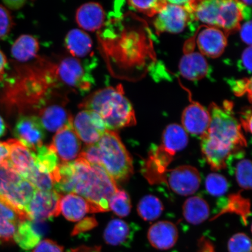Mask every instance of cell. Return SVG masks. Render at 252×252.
I'll use <instances>...</instances> for the list:
<instances>
[{
	"instance_id": "obj_18",
	"label": "cell",
	"mask_w": 252,
	"mask_h": 252,
	"mask_svg": "<svg viewBox=\"0 0 252 252\" xmlns=\"http://www.w3.org/2000/svg\"><path fill=\"white\" fill-rule=\"evenodd\" d=\"M147 237L154 248L168 250L174 247L178 241V230L172 222L160 220L150 226Z\"/></svg>"
},
{
	"instance_id": "obj_2",
	"label": "cell",
	"mask_w": 252,
	"mask_h": 252,
	"mask_svg": "<svg viewBox=\"0 0 252 252\" xmlns=\"http://www.w3.org/2000/svg\"><path fill=\"white\" fill-rule=\"evenodd\" d=\"M73 193L83 197L97 212L109 211V203L119 189L103 167L92 165L83 158L74 160Z\"/></svg>"
},
{
	"instance_id": "obj_19",
	"label": "cell",
	"mask_w": 252,
	"mask_h": 252,
	"mask_svg": "<svg viewBox=\"0 0 252 252\" xmlns=\"http://www.w3.org/2000/svg\"><path fill=\"white\" fill-rule=\"evenodd\" d=\"M179 70L185 78L198 81L206 77L210 71L205 57L199 52H188L183 56L179 64Z\"/></svg>"
},
{
	"instance_id": "obj_43",
	"label": "cell",
	"mask_w": 252,
	"mask_h": 252,
	"mask_svg": "<svg viewBox=\"0 0 252 252\" xmlns=\"http://www.w3.org/2000/svg\"><path fill=\"white\" fill-rule=\"evenodd\" d=\"M244 67L250 73L252 71V46H249L246 49L242 56L241 60Z\"/></svg>"
},
{
	"instance_id": "obj_35",
	"label": "cell",
	"mask_w": 252,
	"mask_h": 252,
	"mask_svg": "<svg viewBox=\"0 0 252 252\" xmlns=\"http://www.w3.org/2000/svg\"><path fill=\"white\" fill-rule=\"evenodd\" d=\"M27 180L30 182L37 190L50 191L53 190L54 187L52 176L40 172L36 166L28 176Z\"/></svg>"
},
{
	"instance_id": "obj_28",
	"label": "cell",
	"mask_w": 252,
	"mask_h": 252,
	"mask_svg": "<svg viewBox=\"0 0 252 252\" xmlns=\"http://www.w3.org/2000/svg\"><path fill=\"white\" fill-rule=\"evenodd\" d=\"M163 211L162 201L153 195H147L142 198L137 206L138 215L147 221H153L158 219Z\"/></svg>"
},
{
	"instance_id": "obj_44",
	"label": "cell",
	"mask_w": 252,
	"mask_h": 252,
	"mask_svg": "<svg viewBox=\"0 0 252 252\" xmlns=\"http://www.w3.org/2000/svg\"><path fill=\"white\" fill-rule=\"evenodd\" d=\"M9 151L6 142H0V166L7 162Z\"/></svg>"
},
{
	"instance_id": "obj_8",
	"label": "cell",
	"mask_w": 252,
	"mask_h": 252,
	"mask_svg": "<svg viewBox=\"0 0 252 252\" xmlns=\"http://www.w3.org/2000/svg\"><path fill=\"white\" fill-rule=\"evenodd\" d=\"M62 195L54 190H37L25 208L29 220H46L61 213L60 200Z\"/></svg>"
},
{
	"instance_id": "obj_46",
	"label": "cell",
	"mask_w": 252,
	"mask_h": 252,
	"mask_svg": "<svg viewBox=\"0 0 252 252\" xmlns=\"http://www.w3.org/2000/svg\"><path fill=\"white\" fill-rule=\"evenodd\" d=\"M6 6L9 8L17 9L21 8L24 5L25 1H5L4 2Z\"/></svg>"
},
{
	"instance_id": "obj_39",
	"label": "cell",
	"mask_w": 252,
	"mask_h": 252,
	"mask_svg": "<svg viewBox=\"0 0 252 252\" xmlns=\"http://www.w3.org/2000/svg\"><path fill=\"white\" fill-rule=\"evenodd\" d=\"M64 248L51 239H44L32 252H64Z\"/></svg>"
},
{
	"instance_id": "obj_11",
	"label": "cell",
	"mask_w": 252,
	"mask_h": 252,
	"mask_svg": "<svg viewBox=\"0 0 252 252\" xmlns=\"http://www.w3.org/2000/svg\"><path fill=\"white\" fill-rule=\"evenodd\" d=\"M14 132L17 140L32 151L43 146L45 129L37 116H21L16 123Z\"/></svg>"
},
{
	"instance_id": "obj_34",
	"label": "cell",
	"mask_w": 252,
	"mask_h": 252,
	"mask_svg": "<svg viewBox=\"0 0 252 252\" xmlns=\"http://www.w3.org/2000/svg\"><path fill=\"white\" fill-rule=\"evenodd\" d=\"M128 4L135 10L146 14L149 17L157 15L166 4L163 0H150V1H136L131 0Z\"/></svg>"
},
{
	"instance_id": "obj_37",
	"label": "cell",
	"mask_w": 252,
	"mask_h": 252,
	"mask_svg": "<svg viewBox=\"0 0 252 252\" xmlns=\"http://www.w3.org/2000/svg\"><path fill=\"white\" fill-rule=\"evenodd\" d=\"M13 25L12 16L8 9L0 5V40L4 39L8 35Z\"/></svg>"
},
{
	"instance_id": "obj_10",
	"label": "cell",
	"mask_w": 252,
	"mask_h": 252,
	"mask_svg": "<svg viewBox=\"0 0 252 252\" xmlns=\"http://www.w3.org/2000/svg\"><path fill=\"white\" fill-rule=\"evenodd\" d=\"M72 126L79 138L87 145L96 144L106 130L103 120L95 112L83 110L73 119Z\"/></svg>"
},
{
	"instance_id": "obj_38",
	"label": "cell",
	"mask_w": 252,
	"mask_h": 252,
	"mask_svg": "<svg viewBox=\"0 0 252 252\" xmlns=\"http://www.w3.org/2000/svg\"><path fill=\"white\" fill-rule=\"evenodd\" d=\"M97 224L98 223L94 217H87V218L80 220V222L74 226V228L71 232V235L75 236L89 231L95 228Z\"/></svg>"
},
{
	"instance_id": "obj_20",
	"label": "cell",
	"mask_w": 252,
	"mask_h": 252,
	"mask_svg": "<svg viewBox=\"0 0 252 252\" xmlns=\"http://www.w3.org/2000/svg\"><path fill=\"white\" fill-rule=\"evenodd\" d=\"M105 18V11L101 5L94 2L82 5L75 14V20L78 26L82 29L91 32L100 29Z\"/></svg>"
},
{
	"instance_id": "obj_21",
	"label": "cell",
	"mask_w": 252,
	"mask_h": 252,
	"mask_svg": "<svg viewBox=\"0 0 252 252\" xmlns=\"http://www.w3.org/2000/svg\"><path fill=\"white\" fill-rule=\"evenodd\" d=\"M60 210L66 219L72 222L81 220L87 213H94L91 204L84 197L73 193L61 197Z\"/></svg>"
},
{
	"instance_id": "obj_32",
	"label": "cell",
	"mask_w": 252,
	"mask_h": 252,
	"mask_svg": "<svg viewBox=\"0 0 252 252\" xmlns=\"http://www.w3.org/2000/svg\"><path fill=\"white\" fill-rule=\"evenodd\" d=\"M206 190L213 196L219 197L226 193L229 188L227 180L221 175L211 173L206 180Z\"/></svg>"
},
{
	"instance_id": "obj_29",
	"label": "cell",
	"mask_w": 252,
	"mask_h": 252,
	"mask_svg": "<svg viewBox=\"0 0 252 252\" xmlns=\"http://www.w3.org/2000/svg\"><path fill=\"white\" fill-rule=\"evenodd\" d=\"M36 166L41 172L52 175L59 165V158L50 146H43L35 151Z\"/></svg>"
},
{
	"instance_id": "obj_17",
	"label": "cell",
	"mask_w": 252,
	"mask_h": 252,
	"mask_svg": "<svg viewBox=\"0 0 252 252\" xmlns=\"http://www.w3.org/2000/svg\"><path fill=\"white\" fill-rule=\"evenodd\" d=\"M46 220H27L19 224L13 241L25 251L33 250L48 229Z\"/></svg>"
},
{
	"instance_id": "obj_49",
	"label": "cell",
	"mask_w": 252,
	"mask_h": 252,
	"mask_svg": "<svg viewBox=\"0 0 252 252\" xmlns=\"http://www.w3.org/2000/svg\"><path fill=\"white\" fill-rule=\"evenodd\" d=\"M244 4L247 6H251L252 5V1L251 0H247V1H241Z\"/></svg>"
},
{
	"instance_id": "obj_42",
	"label": "cell",
	"mask_w": 252,
	"mask_h": 252,
	"mask_svg": "<svg viewBox=\"0 0 252 252\" xmlns=\"http://www.w3.org/2000/svg\"><path fill=\"white\" fill-rule=\"evenodd\" d=\"M241 126L244 127L245 131L252 132V110L251 109H245L241 112Z\"/></svg>"
},
{
	"instance_id": "obj_23",
	"label": "cell",
	"mask_w": 252,
	"mask_h": 252,
	"mask_svg": "<svg viewBox=\"0 0 252 252\" xmlns=\"http://www.w3.org/2000/svg\"><path fill=\"white\" fill-rule=\"evenodd\" d=\"M135 227L122 220H110L103 233V239L107 244L119 247L130 244L133 238Z\"/></svg>"
},
{
	"instance_id": "obj_33",
	"label": "cell",
	"mask_w": 252,
	"mask_h": 252,
	"mask_svg": "<svg viewBox=\"0 0 252 252\" xmlns=\"http://www.w3.org/2000/svg\"><path fill=\"white\" fill-rule=\"evenodd\" d=\"M252 162L250 159H242L237 163L235 170L236 181L241 188L252 189Z\"/></svg>"
},
{
	"instance_id": "obj_22",
	"label": "cell",
	"mask_w": 252,
	"mask_h": 252,
	"mask_svg": "<svg viewBox=\"0 0 252 252\" xmlns=\"http://www.w3.org/2000/svg\"><path fill=\"white\" fill-rule=\"evenodd\" d=\"M39 115L43 127L49 131H58L73 121L71 113L58 104L45 107L40 110Z\"/></svg>"
},
{
	"instance_id": "obj_45",
	"label": "cell",
	"mask_w": 252,
	"mask_h": 252,
	"mask_svg": "<svg viewBox=\"0 0 252 252\" xmlns=\"http://www.w3.org/2000/svg\"><path fill=\"white\" fill-rule=\"evenodd\" d=\"M7 65V59L1 50H0V80H2L5 73L6 66Z\"/></svg>"
},
{
	"instance_id": "obj_26",
	"label": "cell",
	"mask_w": 252,
	"mask_h": 252,
	"mask_svg": "<svg viewBox=\"0 0 252 252\" xmlns=\"http://www.w3.org/2000/svg\"><path fill=\"white\" fill-rule=\"evenodd\" d=\"M183 215L189 223L193 225L200 224L209 218V204L199 196L189 197L183 206Z\"/></svg>"
},
{
	"instance_id": "obj_47",
	"label": "cell",
	"mask_w": 252,
	"mask_h": 252,
	"mask_svg": "<svg viewBox=\"0 0 252 252\" xmlns=\"http://www.w3.org/2000/svg\"><path fill=\"white\" fill-rule=\"evenodd\" d=\"M69 252H100L98 247H82L72 250Z\"/></svg>"
},
{
	"instance_id": "obj_7",
	"label": "cell",
	"mask_w": 252,
	"mask_h": 252,
	"mask_svg": "<svg viewBox=\"0 0 252 252\" xmlns=\"http://www.w3.org/2000/svg\"><path fill=\"white\" fill-rule=\"evenodd\" d=\"M57 75L63 83L73 89L86 93L94 84V78L80 60L67 58L57 67Z\"/></svg>"
},
{
	"instance_id": "obj_27",
	"label": "cell",
	"mask_w": 252,
	"mask_h": 252,
	"mask_svg": "<svg viewBox=\"0 0 252 252\" xmlns=\"http://www.w3.org/2000/svg\"><path fill=\"white\" fill-rule=\"evenodd\" d=\"M39 50L38 40L30 34H23L12 46V57L18 61L27 62L36 56Z\"/></svg>"
},
{
	"instance_id": "obj_3",
	"label": "cell",
	"mask_w": 252,
	"mask_h": 252,
	"mask_svg": "<svg viewBox=\"0 0 252 252\" xmlns=\"http://www.w3.org/2000/svg\"><path fill=\"white\" fill-rule=\"evenodd\" d=\"M80 107L97 113L108 130L116 131L136 124L133 107L125 96L121 85L95 91L86 97Z\"/></svg>"
},
{
	"instance_id": "obj_36",
	"label": "cell",
	"mask_w": 252,
	"mask_h": 252,
	"mask_svg": "<svg viewBox=\"0 0 252 252\" xmlns=\"http://www.w3.org/2000/svg\"><path fill=\"white\" fill-rule=\"evenodd\" d=\"M229 252H252V242L244 233H237L229 239L228 243Z\"/></svg>"
},
{
	"instance_id": "obj_14",
	"label": "cell",
	"mask_w": 252,
	"mask_h": 252,
	"mask_svg": "<svg viewBox=\"0 0 252 252\" xmlns=\"http://www.w3.org/2000/svg\"><path fill=\"white\" fill-rule=\"evenodd\" d=\"M9 151L8 165L27 179L36 168L35 154L16 139L6 141Z\"/></svg>"
},
{
	"instance_id": "obj_13",
	"label": "cell",
	"mask_w": 252,
	"mask_h": 252,
	"mask_svg": "<svg viewBox=\"0 0 252 252\" xmlns=\"http://www.w3.org/2000/svg\"><path fill=\"white\" fill-rule=\"evenodd\" d=\"M210 124V115L208 109L193 102L183 111L182 127L188 134L201 138L207 133Z\"/></svg>"
},
{
	"instance_id": "obj_25",
	"label": "cell",
	"mask_w": 252,
	"mask_h": 252,
	"mask_svg": "<svg viewBox=\"0 0 252 252\" xmlns=\"http://www.w3.org/2000/svg\"><path fill=\"white\" fill-rule=\"evenodd\" d=\"M66 48L74 58H83L92 52L93 40L84 31L73 29L69 31L65 38Z\"/></svg>"
},
{
	"instance_id": "obj_6",
	"label": "cell",
	"mask_w": 252,
	"mask_h": 252,
	"mask_svg": "<svg viewBox=\"0 0 252 252\" xmlns=\"http://www.w3.org/2000/svg\"><path fill=\"white\" fill-rule=\"evenodd\" d=\"M188 2L185 6H181L166 1L154 22L157 33H179L184 31L189 22L194 19L189 10Z\"/></svg>"
},
{
	"instance_id": "obj_15",
	"label": "cell",
	"mask_w": 252,
	"mask_h": 252,
	"mask_svg": "<svg viewBox=\"0 0 252 252\" xmlns=\"http://www.w3.org/2000/svg\"><path fill=\"white\" fill-rule=\"evenodd\" d=\"M196 42L201 55L216 59L224 52L227 36L219 28L207 26L198 34Z\"/></svg>"
},
{
	"instance_id": "obj_4",
	"label": "cell",
	"mask_w": 252,
	"mask_h": 252,
	"mask_svg": "<svg viewBox=\"0 0 252 252\" xmlns=\"http://www.w3.org/2000/svg\"><path fill=\"white\" fill-rule=\"evenodd\" d=\"M102 166L115 181H125L133 173V160L117 132L106 130L96 143Z\"/></svg>"
},
{
	"instance_id": "obj_48",
	"label": "cell",
	"mask_w": 252,
	"mask_h": 252,
	"mask_svg": "<svg viewBox=\"0 0 252 252\" xmlns=\"http://www.w3.org/2000/svg\"><path fill=\"white\" fill-rule=\"evenodd\" d=\"M6 131V125L3 119L0 116V137L2 136Z\"/></svg>"
},
{
	"instance_id": "obj_40",
	"label": "cell",
	"mask_w": 252,
	"mask_h": 252,
	"mask_svg": "<svg viewBox=\"0 0 252 252\" xmlns=\"http://www.w3.org/2000/svg\"><path fill=\"white\" fill-rule=\"evenodd\" d=\"M233 91L235 94L240 95L246 93H250L251 95L252 83L251 78L236 81L232 87Z\"/></svg>"
},
{
	"instance_id": "obj_30",
	"label": "cell",
	"mask_w": 252,
	"mask_h": 252,
	"mask_svg": "<svg viewBox=\"0 0 252 252\" xmlns=\"http://www.w3.org/2000/svg\"><path fill=\"white\" fill-rule=\"evenodd\" d=\"M226 213H235L240 216L244 222L247 223V220L251 215L250 200L242 196L240 193L230 195L225 206L217 216Z\"/></svg>"
},
{
	"instance_id": "obj_1",
	"label": "cell",
	"mask_w": 252,
	"mask_h": 252,
	"mask_svg": "<svg viewBox=\"0 0 252 252\" xmlns=\"http://www.w3.org/2000/svg\"><path fill=\"white\" fill-rule=\"evenodd\" d=\"M233 108V103L226 101L222 106L211 103L208 109L210 115L209 128L200 140L201 152L210 166H224L236 151L247 146Z\"/></svg>"
},
{
	"instance_id": "obj_16",
	"label": "cell",
	"mask_w": 252,
	"mask_h": 252,
	"mask_svg": "<svg viewBox=\"0 0 252 252\" xmlns=\"http://www.w3.org/2000/svg\"><path fill=\"white\" fill-rule=\"evenodd\" d=\"M27 220L26 213L0 197V242L8 243L13 241L19 224Z\"/></svg>"
},
{
	"instance_id": "obj_24",
	"label": "cell",
	"mask_w": 252,
	"mask_h": 252,
	"mask_svg": "<svg viewBox=\"0 0 252 252\" xmlns=\"http://www.w3.org/2000/svg\"><path fill=\"white\" fill-rule=\"evenodd\" d=\"M188 141V134L182 126L173 124L167 126L163 130L159 146L174 157L176 153L185 149Z\"/></svg>"
},
{
	"instance_id": "obj_31",
	"label": "cell",
	"mask_w": 252,
	"mask_h": 252,
	"mask_svg": "<svg viewBox=\"0 0 252 252\" xmlns=\"http://www.w3.org/2000/svg\"><path fill=\"white\" fill-rule=\"evenodd\" d=\"M109 206L116 215L121 217L127 216L131 209L130 197L127 192L119 189L110 198Z\"/></svg>"
},
{
	"instance_id": "obj_5",
	"label": "cell",
	"mask_w": 252,
	"mask_h": 252,
	"mask_svg": "<svg viewBox=\"0 0 252 252\" xmlns=\"http://www.w3.org/2000/svg\"><path fill=\"white\" fill-rule=\"evenodd\" d=\"M36 191L33 185L12 168L7 161L0 166V197L18 210L25 213V208Z\"/></svg>"
},
{
	"instance_id": "obj_12",
	"label": "cell",
	"mask_w": 252,
	"mask_h": 252,
	"mask_svg": "<svg viewBox=\"0 0 252 252\" xmlns=\"http://www.w3.org/2000/svg\"><path fill=\"white\" fill-rule=\"evenodd\" d=\"M50 146L62 162H70L78 158L81 153V143L72 123L56 132Z\"/></svg>"
},
{
	"instance_id": "obj_41",
	"label": "cell",
	"mask_w": 252,
	"mask_h": 252,
	"mask_svg": "<svg viewBox=\"0 0 252 252\" xmlns=\"http://www.w3.org/2000/svg\"><path fill=\"white\" fill-rule=\"evenodd\" d=\"M241 37L243 42L247 45L252 46V21L248 20L240 29Z\"/></svg>"
},
{
	"instance_id": "obj_9",
	"label": "cell",
	"mask_w": 252,
	"mask_h": 252,
	"mask_svg": "<svg viewBox=\"0 0 252 252\" xmlns=\"http://www.w3.org/2000/svg\"><path fill=\"white\" fill-rule=\"evenodd\" d=\"M164 179L171 190L183 196L196 193L201 183L200 172L190 165L179 166L167 171Z\"/></svg>"
}]
</instances>
